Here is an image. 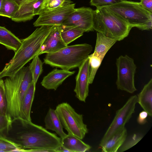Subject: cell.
Instances as JSON below:
<instances>
[{"label":"cell","instance_id":"ac0fdd59","mask_svg":"<svg viewBox=\"0 0 152 152\" xmlns=\"http://www.w3.org/2000/svg\"><path fill=\"white\" fill-rule=\"evenodd\" d=\"M21 44V39L5 27L0 26V44L15 53Z\"/></svg>","mask_w":152,"mask_h":152},{"label":"cell","instance_id":"8fae6325","mask_svg":"<svg viewBox=\"0 0 152 152\" xmlns=\"http://www.w3.org/2000/svg\"><path fill=\"white\" fill-rule=\"evenodd\" d=\"M93 11L90 7L75 8L61 26L75 27L84 32L93 31Z\"/></svg>","mask_w":152,"mask_h":152},{"label":"cell","instance_id":"4dcf8cb0","mask_svg":"<svg viewBox=\"0 0 152 152\" xmlns=\"http://www.w3.org/2000/svg\"><path fill=\"white\" fill-rule=\"evenodd\" d=\"M121 0H90L91 5L94 6L96 8L106 7L115 4Z\"/></svg>","mask_w":152,"mask_h":152},{"label":"cell","instance_id":"5b68a950","mask_svg":"<svg viewBox=\"0 0 152 152\" xmlns=\"http://www.w3.org/2000/svg\"><path fill=\"white\" fill-rule=\"evenodd\" d=\"M92 50V46L87 43L67 45L56 52L47 53L44 63L52 67L69 70L79 67Z\"/></svg>","mask_w":152,"mask_h":152},{"label":"cell","instance_id":"30bf717a","mask_svg":"<svg viewBox=\"0 0 152 152\" xmlns=\"http://www.w3.org/2000/svg\"><path fill=\"white\" fill-rule=\"evenodd\" d=\"M75 4L72 3L60 8L51 11H44L39 15L33 23L34 26H61L64 21L73 11Z\"/></svg>","mask_w":152,"mask_h":152},{"label":"cell","instance_id":"8992f818","mask_svg":"<svg viewBox=\"0 0 152 152\" xmlns=\"http://www.w3.org/2000/svg\"><path fill=\"white\" fill-rule=\"evenodd\" d=\"M124 20L131 27L150 30L152 27V13L144 9L140 2L125 0L105 7Z\"/></svg>","mask_w":152,"mask_h":152},{"label":"cell","instance_id":"d590c367","mask_svg":"<svg viewBox=\"0 0 152 152\" xmlns=\"http://www.w3.org/2000/svg\"><path fill=\"white\" fill-rule=\"evenodd\" d=\"M55 151L57 152H71V151L65 148L64 147H63L62 145H61L60 146L58 147L55 150Z\"/></svg>","mask_w":152,"mask_h":152},{"label":"cell","instance_id":"1f68e13d","mask_svg":"<svg viewBox=\"0 0 152 152\" xmlns=\"http://www.w3.org/2000/svg\"><path fill=\"white\" fill-rule=\"evenodd\" d=\"M12 123L7 116L0 114V134L6 130H8Z\"/></svg>","mask_w":152,"mask_h":152},{"label":"cell","instance_id":"74e56055","mask_svg":"<svg viewBox=\"0 0 152 152\" xmlns=\"http://www.w3.org/2000/svg\"><path fill=\"white\" fill-rule=\"evenodd\" d=\"M3 0H0V11L2 5V3Z\"/></svg>","mask_w":152,"mask_h":152},{"label":"cell","instance_id":"cb8c5ba5","mask_svg":"<svg viewBox=\"0 0 152 152\" xmlns=\"http://www.w3.org/2000/svg\"><path fill=\"white\" fill-rule=\"evenodd\" d=\"M19 6L13 0H3L0 16L11 18L18 11Z\"/></svg>","mask_w":152,"mask_h":152},{"label":"cell","instance_id":"9a60e30c","mask_svg":"<svg viewBox=\"0 0 152 152\" xmlns=\"http://www.w3.org/2000/svg\"><path fill=\"white\" fill-rule=\"evenodd\" d=\"M36 84L33 81L24 97L21 105L19 120L21 121H31L30 113L34 96Z\"/></svg>","mask_w":152,"mask_h":152},{"label":"cell","instance_id":"d4e9b609","mask_svg":"<svg viewBox=\"0 0 152 152\" xmlns=\"http://www.w3.org/2000/svg\"><path fill=\"white\" fill-rule=\"evenodd\" d=\"M39 55L35 56L28 66L31 72L33 80L36 84L43 70V63Z\"/></svg>","mask_w":152,"mask_h":152},{"label":"cell","instance_id":"836d02e7","mask_svg":"<svg viewBox=\"0 0 152 152\" xmlns=\"http://www.w3.org/2000/svg\"><path fill=\"white\" fill-rule=\"evenodd\" d=\"M147 112L145 110L140 112L137 119L138 123L141 125H143L146 123L147 122V118L148 115Z\"/></svg>","mask_w":152,"mask_h":152},{"label":"cell","instance_id":"7a4b0ae2","mask_svg":"<svg viewBox=\"0 0 152 152\" xmlns=\"http://www.w3.org/2000/svg\"><path fill=\"white\" fill-rule=\"evenodd\" d=\"M33 81L28 66H24L4 81L7 116L12 123L19 120L23 99Z\"/></svg>","mask_w":152,"mask_h":152},{"label":"cell","instance_id":"484cf974","mask_svg":"<svg viewBox=\"0 0 152 152\" xmlns=\"http://www.w3.org/2000/svg\"><path fill=\"white\" fill-rule=\"evenodd\" d=\"M90 65L89 83L93 82L96 72L100 66L103 59L93 54L88 56Z\"/></svg>","mask_w":152,"mask_h":152},{"label":"cell","instance_id":"7402d4cb","mask_svg":"<svg viewBox=\"0 0 152 152\" xmlns=\"http://www.w3.org/2000/svg\"><path fill=\"white\" fill-rule=\"evenodd\" d=\"M75 136L67 134L61 139V145L71 152H84L89 150L91 147Z\"/></svg>","mask_w":152,"mask_h":152},{"label":"cell","instance_id":"83f0119b","mask_svg":"<svg viewBox=\"0 0 152 152\" xmlns=\"http://www.w3.org/2000/svg\"><path fill=\"white\" fill-rule=\"evenodd\" d=\"M143 137L140 133L134 134L125 140L120 147L117 152H122L129 149L137 144Z\"/></svg>","mask_w":152,"mask_h":152},{"label":"cell","instance_id":"e0dca14e","mask_svg":"<svg viewBox=\"0 0 152 152\" xmlns=\"http://www.w3.org/2000/svg\"><path fill=\"white\" fill-rule=\"evenodd\" d=\"M137 102L148 115L152 116V79L144 86L138 94Z\"/></svg>","mask_w":152,"mask_h":152},{"label":"cell","instance_id":"4fadbf2b","mask_svg":"<svg viewBox=\"0 0 152 152\" xmlns=\"http://www.w3.org/2000/svg\"><path fill=\"white\" fill-rule=\"evenodd\" d=\"M61 26H53L41 46L39 55L54 53L67 46L61 38Z\"/></svg>","mask_w":152,"mask_h":152},{"label":"cell","instance_id":"d6a6232c","mask_svg":"<svg viewBox=\"0 0 152 152\" xmlns=\"http://www.w3.org/2000/svg\"><path fill=\"white\" fill-rule=\"evenodd\" d=\"M45 0H36L34 4V13L39 15L42 10V6Z\"/></svg>","mask_w":152,"mask_h":152},{"label":"cell","instance_id":"f546056e","mask_svg":"<svg viewBox=\"0 0 152 152\" xmlns=\"http://www.w3.org/2000/svg\"><path fill=\"white\" fill-rule=\"evenodd\" d=\"M0 114L7 116L4 83L1 79H0Z\"/></svg>","mask_w":152,"mask_h":152},{"label":"cell","instance_id":"4316f807","mask_svg":"<svg viewBox=\"0 0 152 152\" xmlns=\"http://www.w3.org/2000/svg\"><path fill=\"white\" fill-rule=\"evenodd\" d=\"M72 3L71 0H45L42 6V11L53 10Z\"/></svg>","mask_w":152,"mask_h":152},{"label":"cell","instance_id":"ffe728a7","mask_svg":"<svg viewBox=\"0 0 152 152\" xmlns=\"http://www.w3.org/2000/svg\"><path fill=\"white\" fill-rule=\"evenodd\" d=\"M36 0L28 1L19 6L18 9L11 18L15 22H25L30 20L35 16L34 4Z\"/></svg>","mask_w":152,"mask_h":152},{"label":"cell","instance_id":"2e32d148","mask_svg":"<svg viewBox=\"0 0 152 152\" xmlns=\"http://www.w3.org/2000/svg\"><path fill=\"white\" fill-rule=\"evenodd\" d=\"M44 122L46 129L55 131L61 139L67 136L63 131V127L55 110L49 109L45 118Z\"/></svg>","mask_w":152,"mask_h":152},{"label":"cell","instance_id":"8d00e7d4","mask_svg":"<svg viewBox=\"0 0 152 152\" xmlns=\"http://www.w3.org/2000/svg\"><path fill=\"white\" fill-rule=\"evenodd\" d=\"M15 1L19 6L24 2L29 0H13Z\"/></svg>","mask_w":152,"mask_h":152},{"label":"cell","instance_id":"603a6c76","mask_svg":"<svg viewBox=\"0 0 152 152\" xmlns=\"http://www.w3.org/2000/svg\"><path fill=\"white\" fill-rule=\"evenodd\" d=\"M61 38L67 45L77 38L83 35V30L77 28L66 26H61Z\"/></svg>","mask_w":152,"mask_h":152},{"label":"cell","instance_id":"f1b7e54d","mask_svg":"<svg viewBox=\"0 0 152 152\" xmlns=\"http://www.w3.org/2000/svg\"><path fill=\"white\" fill-rule=\"evenodd\" d=\"M17 148H20L18 145L0 134V152H11Z\"/></svg>","mask_w":152,"mask_h":152},{"label":"cell","instance_id":"e575fe53","mask_svg":"<svg viewBox=\"0 0 152 152\" xmlns=\"http://www.w3.org/2000/svg\"><path fill=\"white\" fill-rule=\"evenodd\" d=\"M140 2L144 9L152 13V0H140Z\"/></svg>","mask_w":152,"mask_h":152},{"label":"cell","instance_id":"7c38bea8","mask_svg":"<svg viewBox=\"0 0 152 152\" xmlns=\"http://www.w3.org/2000/svg\"><path fill=\"white\" fill-rule=\"evenodd\" d=\"M78 68L74 91L77 98L85 102L89 93L90 65L88 56Z\"/></svg>","mask_w":152,"mask_h":152},{"label":"cell","instance_id":"3957f363","mask_svg":"<svg viewBox=\"0 0 152 152\" xmlns=\"http://www.w3.org/2000/svg\"><path fill=\"white\" fill-rule=\"evenodd\" d=\"M21 131L14 141L24 149L55 150L61 145V138L31 121H21Z\"/></svg>","mask_w":152,"mask_h":152},{"label":"cell","instance_id":"d6986e66","mask_svg":"<svg viewBox=\"0 0 152 152\" xmlns=\"http://www.w3.org/2000/svg\"><path fill=\"white\" fill-rule=\"evenodd\" d=\"M127 130L125 127L112 136L101 147L102 152H116L126 138Z\"/></svg>","mask_w":152,"mask_h":152},{"label":"cell","instance_id":"9c48e42d","mask_svg":"<svg viewBox=\"0 0 152 152\" xmlns=\"http://www.w3.org/2000/svg\"><path fill=\"white\" fill-rule=\"evenodd\" d=\"M137 103V96H132L124 105L116 111L113 120L100 141L99 145L101 147L112 136L125 127V124L134 113Z\"/></svg>","mask_w":152,"mask_h":152},{"label":"cell","instance_id":"277c9868","mask_svg":"<svg viewBox=\"0 0 152 152\" xmlns=\"http://www.w3.org/2000/svg\"><path fill=\"white\" fill-rule=\"evenodd\" d=\"M93 28L107 37L120 41L128 36L132 28L104 7L93 10Z\"/></svg>","mask_w":152,"mask_h":152},{"label":"cell","instance_id":"44dd1931","mask_svg":"<svg viewBox=\"0 0 152 152\" xmlns=\"http://www.w3.org/2000/svg\"><path fill=\"white\" fill-rule=\"evenodd\" d=\"M116 42V40L97 32L96 44L93 54L103 60L108 51Z\"/></svg>","mask_w":152,"mask_h":152},{"label":"cell","instance_id":"5bb4252c","mask_svg":"<svg viewBox=\"0 0 152 152\" xmlns=\"http://www.w3.org/2000/svg\"><path fill=\"white\" fill-rule=\"evenodd\" d=\"M75 72V71L55 69L44 77L41 84L47 89L56 90L66 78Z\"/></svg>","mask_w":152,"mask_h":152},{"label":"cell","instance_id":"ba28073f","mask_svg":"<svg viewBox=\"0 0 152 152\" xmlns=\"http://www.w3.org/2000/svg\"><path fill=\"white\" fill-rule=\"evenodd\" d=\"M117 88L132 94L137 90L134 85L136 66L133 59L127 55L121 56L116 59Z\"/></svg>","mask_w":152,"mask_h":152},{"label":"cell","instance_id":"52a82bcc","mask_svg":"<svg viewBox=\"0 0 152 152\" xmlns=\"http://www.w3.org/2000/svg\"><path fill=\"white\" fill-rule=\"evenodd\" d=\"M55 110L68 134L82 140L88 132L87 125L83 122V115L77 113L67 102L58 104Z\"/></svg>","mask_w":152,"mask_h":152},{"label":"cell","instance_id":"6da1fadb","mask_svg":"<svg viewBox=\"0 0 152 152\" xmlns=\"http://www.w3.org/2000/svg\"><path fill=\"white\" fill-rule=\"evenodd\" d=\"M53 26H41L29 36L21 39L20 46L0 72V79L13 76L35 56H39L41 46Z\"/></svg>","mask_w":152,"mask_h":152}]
</instances>
